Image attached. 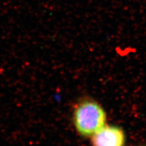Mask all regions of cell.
I'll use <instances>...</instances> for the list:
<instances>
[{
  "mask_svg": "<svg viewBox=\"0 0 146 146\" xmlns=\"http://www.w3.org/2000/svg\"><path fill=\"white\" fill-rule=\"evenodd\" d=\"M106 113L99 103L85 99L76 105L73 112V123L78 134L91 137L106 125Z\"/></svg>",
  "mask_w": 146,
  "mask_h": 146,
  "instance_id": "cell-1",
  "label": "cell"
},
{
  "mask_svg": "<svg viewBox=\"0 0 146 146\" xmlns=\"http://www.w3.org/2000/svg\"><path fill=\"white\" fill-rule=\"evenodd\" d=\"M125 135L121 128L106 125L91 137L93 146H123Z\"/></svg>",
  "mask_w": 146,
  "mask_h": 146,
  "instance_id": "cell-2",
  "label": "cell"
}]
</instances>
